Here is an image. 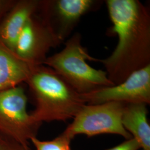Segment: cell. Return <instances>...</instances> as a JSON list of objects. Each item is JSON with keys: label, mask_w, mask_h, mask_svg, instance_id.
Here are the masks:
<instances>
[{"label": "cell", "mask_w": 150, "mask_h": 150, "mask_svg": "<svg viewBox=\"0 0 150 150\" xmlns=\"http://www.w3.org/2000/svg\"><path fill=\"white\" fill-rule=\"evenodd\" d=\"M108 13L118 43L111 54L99 59L108 78L117 85L150 65V12L139 0H107Z\"/></svg>", "instance_id": "obj_1"}, {"label": "cell", "mask_w": 150, "mask_h": 150, "mask_svg": "<svg viewBox=\"0 0 150 150\" xmlns=\"http://www.w3.org/2000/svg\"><path fill=\"white\" fill-rule=\"evenodd\" d=\"M26 83L35 101L30 114L38 123L73 119L86 104L81 94L45 65L34 66Z\"/></svg>", "instance_id": "obj_2"}, {"label": "cell", "mask_w": 150, "mask_h": 150, "mask_svg": "<svg viewBox=\"0 0 150 150\" xmlns=\"http://www.w3.org/2000/svg\"><path fill=\"white\" fill-rule=\"evenodd\" d=\"M81 40L80 33H75L65 42L63 50L47 57L43 65L54 70L80 94L115 85L105 71L96 70L86 62L99 59L88 54Z\"/></svg>", "instance_id": "obj_3"}, {"label": "cell", "mask_w": 150, "mask_h": 150, "mask_svg": "<svg viewBox=\"0 0 150 150\" xmlns=\"http://www.w3.org/2000/svg\"><path fill=\"white\" fill-rule=\"evenodd\" d=\"M125 105V103L119 102L86 104L62 133L71 139L77 134L92 137L105 134H118L126 139H129L132 136L122 123Z\"/></svg>", "instance_id": "obj_4"}, {"label": "cell", "mask_w": 150, "mask_h": 150, "mask_svg": "<svg viewBox=\"0 0 150 150\" xmlns=\"http://www.w3.org/2000/svg\"><path fill=\"white\" fill-rule=\"evenodd\" d=\"M27 97L18 86L0 91V133L30 150V141L36 137L41 124L27 111Z\"/></svg>", "instance_id": "obj_5"}, {"label": "cell", "mask_w": 150, "mask_h": 150, "mask_svg": "<svg viewBox=\"0 0 150 150\" xmlns=\"http://www.w3.org/2000/svg\"><path fill=\"white\" fill-rule=\"evenodd\" d=\"M62 43L47 20L38 11L23 28L17 40L15 52L29 64L41 65L50 50Z\"/></svg>", "instance_id": "obj_6"}, {"label": "cell", "mask_w": 150, "mask_h": 150, "mask_svg": "<svg viewBox=\"0 0 150 150\" xmlns=\"http://www.w3.org/2000/svg\"><path fill=\"white\" fill-rule=\"evenodd\" d=\"M81 95L88 105L109 102L150 104V65L134 71L119 84Z\"/></svg>", "instance_id": "obj_7"}, {"label": "cell", "mask_w": 150, "mask_h": 150, "mask_svg": "<svg viewBox=\"0 0 150 150\" xmlns=\"http://www.w3.org/2000/svg\"><path fill=\"white\" fill-rule=\"evenodd\" d=\"M102 3L96 0H41L38 11L63 43L81 17Z\"/></svg>", "instance_id": "obj_8"}, {"label": "cell", "mask_w": 150, "mask_h": 150, "mask_svg": "<svg viewBox=\"0 0 150 150\" xmlns=\"http://www.w3.org/2000/svg\"><path fill=\"white\" fill-rule=\"evenodd\" d=\"M41 0H16L0 23V38L15 51L17 40L28 20L39 10Z\"/></svg>", "instance_id": "obj_9"}, {"label": "cell", "mask_w": 150, "mask_h": 150, "mask_svg": "<svg viewBox=\"0 0 150 150\" xmlns=\"http://www.w3.org/2000/svg\"><path fill=\"white\" fill-rule=\"evenodd\" d=\"M34 66L21 59L0 38V91L26 82Z\"/></svg>", "instance_id": "obj_10"}, {"label": "cell", "mask_w": 150, "mask_h": 150, "mask_svg": "<svg viewBox=\"0 0 150 150\" xmlns=\"http://www.w3.org/2000/svg\"><path fill=\"white\" fill-rule=\"evenodd\" d=\"M147 104L127 103L123 108L122 123L139 143L140 149L150 150V126L147 120Z\"/></svg>", "instance_id": "obj_11"}, {"label": "cell", "mask_w": 150, "mask_h": 150, "mask_svg": "<svg viewBox=\"0 0 150 150\" xmlns=\"http://www.w3.org/2000/svg\"><path fill=\"white\" fill-rule=\"evenodd\" d=\"M71 140L68 136L62 133L52 140L41 141L35 137H32L30 141L36 150H71Z\"/></svg>", "instance_id": "obj_12"}, {"label": "cell", "mask_w": 150, "mask_h": 150, "mask_svg": "<svg viewBox=\"0 0 150 150\" xmlns=\"http://www.w3.org/2000/svg\"><path fill=\"white\" fill-rule=\"evenodd\" d=\"M0 150H27L13 139L0 133Z\"/></svg>", "instance_id": "obj_13"}, {"label": "cell", "mask_w": 150, "mask_h": 150, "mask_svg": "<svg viewBox=\"0 0 150 150\" xmlns=\"http://www.w3.org/2000/svg\"><path fill=\"white\" fill-rule=\"evenodd\" d=\"M139 149L140 147L139 143L134 138L132 137L129 139H126L122 144L107 150H139Z\"/></svg>", "instance_id": "obj_14"}, {"label": "cell", "mask_w": 150, "mask_h": 150, "mask_svg": "<svg viewBox=\"0 0 150 150\" xmlns=\"http://www.w3.org/2000/svg\"><path fill=\"white\" fill-rule=\"evenodd\" d=\"M16 2V0H0V23Z\"/></svg>", "instance_id": "obj_15"}]
</instances>
